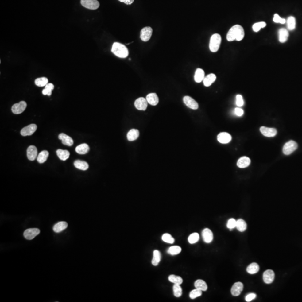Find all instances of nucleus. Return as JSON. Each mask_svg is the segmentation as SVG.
Returning a JSON list of instances; mask_svg holds the SVG:
<instances>
[{"mask_svg":"<svg viewBox=\"0 0 302 302\" xmlns=\"http://www.w3.org/2000/svg\"><path fill=\"white\" fill-rule=\"evenodd\" d=\"M260 130L262 135L267 137H274L277 134L276 129L268 128L266 126H261Z\"/></svg>","mask_w":302,"mask_h":302,"instance_id":"12","label":"nucleus"},{"mask_svg":"<svg viewBox=\"0 0 302 302\" xmlns=\"http://www.w3.org/2000/svg\"><path fill=\"white\" fill-rule=\"evenodd\" d=\"M57 154L60 160L66 161L69 157V152L67 150H63L59 149L57 150Z\"/></svg>","mask_w":302,"mask_h":302,"instance_id":"30","label":"nucleus"},{"mask_svg":"<svg viewBox=\"0 0 302 302\" xmlns=\"http://www.w3.org/2000/svg\"><path fill=\"white\" fill-rule=\"evenodd\" d=\"M236 104L238 106L241 107L244 104V101L243 100L242 96L241 95H237L236 96Z\"/></svg>","mask_w":302,"mask_h":302,"instance_id":"46","label":"nucleus"},{"mask_svg":"<svg viewBox=\"0 0 302 302\" xmlns=\"http://www.w3.org/2000/svg\"><path fill=\"white\" fill-rule=\"evenodd\" d=\"M274 21L276 23H280V24H285L286 22V20L284 19H282L280 17V16L277 14H275L274 15V19H273Z\"/></svg>","mask_w":302,"mask_h":302,"instance_id":"45","label":"nucleus"},{"mask_svg":"<svg viewBox=\"0 0 302 302\" xmlns=\"http://www.w3.org/2000/svg\"><path fill=\"white\" fill-rule=\"evenodd\" d=\"M168 280H169L170 282L174 284H179V285H181V284L183 283V282L182 277H181L179 276L175 275H170L168 277Z\"/></svg>","mask_w":302,"mask_h":302,"instance_id":"34","label":"nucleus"},{"mask_svg":"<svg viewBox=\"0 0 302 302\" xmlns=\"http://www.w3.org/2000/svg\"><path fill=\"white\" fill-rule=\"evenodd\" d=\"M251 164V160L247 157L243 156L240 158L237 161V166L241 168H244L248 167Z\"/></svg>","mask_w":302,"mask_h":302,"instance_id":"20","label":"nucleus"},{"mask_svg":"<svg viewBox=\"0 0 302 302\" xmlns=\"http://www.w3.org/2000/svg\"><path fill=\"white\" fill-rule=\"evenodd\" d=\"M174 296L176 297H180L183 294V290L179 284H174L173 286Z\"/></svg>","mask_w":302,"mask_h":302,"instance_id":"39","label":"nucleus"},{"mask_svg":"<svg viewBox=\"0 0 302 302\" xmlns=\"http://www.w3.org/2000/svg\"><path fill=\"white\" fill-rule=\"evenodd\" d=\"M134 105L137 109L145 111L148 106V102L145 98H139L135 101Z\"/></svg>","mask_w":302,"mask_h":302,"instance_id":"11","label":"nucleus"},{"mask_svg":"<svg viewBox=\"0 0 302 302\" xmlns=\"http://www.w3.org/2000/svg\"><path fill=\"white\" fill-rule=\"evenodd\" d=\"M54 88L53 84L52 83H48L47 85L45 86L44 90L42 91V94L44 95H48L50 96L52 95V91Z\"/></svg>","mask_w":302,"mask_h":302,"instance_id":"38","label":"nucleus"},{"mask_svg":"<svg viewBox=\"0 0 302 302\" xmlns=\"http://www.w3.org/2000/svg\"><path fill=\"white\" fill-rule=\"evenodd\" d=\"M260 270V267L258 265L256 262H253L251 264L249 265L247 268L246 271L250 274H255L257 273Z\"/></svg>","mask_w":302,"mask_h":302,"instance_id":"27","label":"nucleus"},{"mask_svg":"<svg viewBox=\"0 0 302 302\" xmlns=\"http://www.w3.org/2000/svg\"><path fill=\"white\" fill-rule=\"evenodd\" d=\"M256 297V294L255 293H250L247 294L246 296L245 300L246 302H249L252 301L253 299H255Z\"/></svg>","mask_w":302,"mask_h":302,"instance_id":"47","label":"nucleus"},{"mask_svg":"<svg viewBox=\"0 0 302 302\" xmlns=\"http://www.w3.org/2000/svg\"><path fill=\"white\" fill-rule=\"evenodd\" d=\"M221 41V36L219 34H214L211 37L209 43V49L211 52H216L219 50Z\"/></svg>","mask_w":302,"mask_h":302,"instance_id":"3","label":"nucleus"},{"mask_svg":"<svg viewBox=\"0 0 302 302\" xmlns=\"http://www.w3.org/2000/svg\"><path fill=\"white\" fill-rule=\"evenodd\" d=\"M90 147L86 143L79 145L77 147H76L75 149L76 152L79 154H86L88 153Z\"/></svg>","mask_w":302,"mask_h":302,"instance_id":"24","label":"nucleus"},{"mask_svg":"<svg viewBox=\"0 0 302 302\" xmlns=\"http://www.w3.org/2000/svg\"><path fill=\"white\" fill-rule=\"evenodd\" d=\"M194 286L195 288L201 290V291H206L208 289V286L205 281L201 279H198L195 281Z\"/></svg>","mask_w":302,"mask_h":302,"instance_id":"29","label":"nucleus"},{"mask_svg":"<svg viewBox=\"0 0 302 302\" xmlns=\"http://www.w3.org/2000/svg\"><path fill=\"white\" fill-rule=\"evenodd\" d=\"M48 83V79L46 77H41L36 79L35 84L39 87L45 86Z\"/></svg>","mask_w":302,"mask_h":302,"instance_id":"36","label":"nucleus"},{"mask_svg":"<svg viewBox=\"0 0 302 302\" xmlns=\"http://www.w3.org/2000/svg\"><path fill=\"white\" fill-rule=\"evenodd\" d=\"M40 233V230L38 228H29L25 230L24 236L26 239L32 240Z\"/></svg>","mask_w":302,"mask_h":302,"instance_id":"10","label":"nucleus"},{"mask_svg":"<svg viewBox=\"0 0 302 302\" xmlns=\"http://www.w3.org/2000/svg\"><path fill=\"white\" fill-rule=\"evenodd\" d=\"M245 36V32L242 26L239 25H235L230 29L226 35V39L229 41L236 40L237 41H242Z\"/></svg>","mask_w":302,"mask_h":302,"instance_id":"1","label":"nucleus"},{"mask_svg":"<svg viewBox=\"0 0 302 302\" xmlns=\"http://www.w3.org/2000/svg\"><path fill=\"white\" fill-rule=\"evenodd\" d=\"M37 129V126L35 124H32L29 126H26L22 128L21 130V134L22 136H28L31 135L35 133Z\"/></svg>","mask_w":302,"mask_h":302,"instance_id":"9","label":"nucleus"},{"mask_svg":"<svg viewBox=\"0 0 302 302\" xmlns=\"http://www.w3.org/2000/svg\"><path fill=\"white\" fill-rule=\"evenodd\" d=\"M161 255L160 252L158 250H154L153 251V256L152 260V264L153 266H157L160 262Z\"/></svg>","mask_w":302,"mask_h":302,"instance_id":"33","label":"nucleus"},{"mask_svg":"<svg viewBox=\"0 0 302 302\" xmlns=\"http://www.w3.org/2000/svg\"><path fill=\"white\" fill-rule=\"evenodd\" d=\"M201 294H202V291L201 290L195 288V289L192 290V291L190 292L189 296L191 299H194L198 298L199 296H200Z\"/></svg>","mask_w":302,"mask_h":302,"instance_id":"40","label":"nucleus"},{"mask_svg":"<svg viewBox=\"0 0 302 302\" xmlns=\"http://www.w3.org/2000/svg\"><path fill=\"white\" fill-rule=\"evenodd\" d=\"M37 148L34 145H30L27 149V157L30 161H34L37 158Z\"/></svg>","mask_w":302,"mask_h":302,"instance_id":"15","label":"nucleus"},{"mask_svg":"<svg viewBox=\"0 0 302 302\" xmlns=\"http://www.w3.org/2000/svg\"><path fill=\"white\" fill-rule=\"evenodd\" d=\"M183 101L188 107L192 109L196 110L198 109L199 105L198 103L189 96H184L183 98Z\"/></svg>","mask_w":302,"mask_h":302,"instance_id":"7","label":"nucleus"},{"mask_svg":"<svg viewBox=\"0 0 302 302\" xmlns=\"http://www.w3.org/2000/svg\"><path fill=\"white\" fill-rule=\"evenodd\" d=\"M218 142L222 144H226L230 143L232 140V137L229 133L222 132L219 133L217 136Z\"/></svg>","mask_w":302,"mask_h":302,"instance_id":"14","label":"nucleus"},{"mask_svg":"<svg viewBox=\"0 0 302 302\" xmlns=\"http://www.w3.org/2000/svg\"><path fill=\"white\" fill-rule=\"evenodd\" d=\"M139 132L137 129L130 130L127 134V139L129 141H134L138 138Z\"/></svg>","mask_w":302,"mask_h":302,"instance_id":"26","label":"nucleus"},{"mask_svg":"<svg viewBox=\"0 0 302 302\" xmlns=\"http://www.w3.org/2000/svg\"><path fill=\"white\" fill-rule=\"evenodd\" d=\"M120 2H123V3H126V5H131L132 3H133L134 1V0H119Z\"/></svg>","mask_w":302,"mask_h":302,"instance_id":"49","label":"nucleus"},{"mask_svg":"<svg viewBox=\"0 0 302 302\" xmlns=\"http://www.w3.org/2000/svg\"><path fill=\"white\" fill-rule=\"evenodd\" d=\"M275 278V273L272 270H267L263 274V280L266 284H271L273 282Z\"/></svg>","mask_w":302,"mask_h":302,"instance_id":"13","label":"nucleus"},{"mask_svg":"<svg viewBox=\"0 0 302 302\" xmlns=\"http://www.w3.org/2000/svg\"><path fill=\"white\" fill-rule=\"evenodd\" d=\"M199 234L198 233H193L191 234L188 237V241L191 244H194L197 242L199 239Z\"/></svg>","mask_w":302,"mask_h":302,"instance_id":"41","label":"nucleus"},{"mask_svg":"<svg viewBox=\"0 0 302 302\" xmlns=\"http://www.w3.org/2000/svg\"><path fill=\"white\" fill-rule=\"evenodd\" d=\"M82 6L90 10H96L100 6L98 0H81Z\"/></svg>","mask_w":302,"mask_h":302,"instance_id":"5","label":"nucleus"},{"mask_svg":"<svg viewBox=\"0 0 302 302\" xmlns=\"http://www.w3.org/2000/svg\"><path fill=\"white\" fill-rule=\"evenodd\" d=\"M68 226V224L66 222H60L56 224L53 226V230L56 233H60L66 230Z\"/></svg>","mask_w":302,"mask_h":302,"instance_id":"22","label":"nucleus"},{"mask_svg":"<svg viewBox=\"0 0 302 302\" xmlns=\"http://www.w3.org/2000/svg\"><path fill=\"white\" fill-rule=\"evenodd\" d=\"M27 106V104L24 101H21L19 103L14 104L12 106L11 110L14 114H20L22 113Z\"/></svg>","mask_w":302,"mask_h":302,"instance_id":"6","label":"nucleus"},{"mask_svg":"<svg viewBox=\"0 0 302 302\" xmlns=\"http://www.w3.org/2000/svg\"><path fill=\"white\" fill-rule=\"evenodd\" d=\"M296 19L293 16H290L287 20V26L290 30H293L296 28Z\"/></svg>","mask_w":302,"mask_h":302,"instance_id":"35","label":"nucleus"},{"mask_svg":"<svg viewBox=\"0 0 302 302\" xmlns=\"http://www.w3.org/2000/svg\"><path fill=\"white\" fill-rule=\"evenodd\" d=\"M205 78L204 71L201 68L196 70L194 75V80L197 83H200L204 80Z\"/></svg>","mask_w":302,"mask_h":302,"instance_id":"23","label":"nucleus"},{"mask_svg":"<svg viewBox=\"0 0 302 302\" xmlns=\"http://www.w3.org/2000/svg\"><path fill=\"white\" fill-rule=\"evenodd\" d=\"M49 156V152L47 151H41L37 156V161L39 164H43L45 162Z\"/></svg>","mask_w":302,"mask_h":302,"instance_id":"31","label":"nucleus"},{"mask_svg":"<svg viewBox=\"0 0 302 302\" xmlns=\"http://www.w3.org/2000/svg\"><path fill=\"white\" fill-rule=\"evenodd\" d=\"M236 224H237V221L233 218H230L227 222L226 226L228 228L230 229V230H232L233 228H236Z\"/></svg>","mask_w":302,"mask_h":302,"instance_id":"44","label":"nucleus"},{"mask_svg":"<svg viewBox=\"0 0 302 302\" xmlns=\"http://www.w3.org/2000/svg\"><path fill=\"white\" fill-rule=\"evenodd\" d=\"M298 148V144L294 141H290L286 142L284 145L283 152L284 154L285 155H289L292 154L293 152L296 151Z\"/></svg>","mask_w":302,"mask_h":302,"instance_id":"4","label":"nucleus"},{"mask_svg":"<svg viewBox=\"0 0 302 302\" xmlns=\"http://www.w3.org/2000/svg\"><path fill=\"white\" fill-rule=\"evenodd\" d=\"M74 165L77 169L85 171L88 168V164L83 161L76 160L74 162Z\"/></svg>","mask_w":302,"mask_h":302,"instance_id":"28","label":"nucleus"},{"mask_svg":"<svg viewBox=\"0 0 302 302\" xmlns=\"http://www.w3.org/2000/svg\"><path fill=\"white\" fill-rule=\"evenodd\" d=\"M243 285L241 282H236L231 288V294L233 296H238L242 292Z\"/></svg>","mask_w":302,"mask_h":302,"instance_id":"16","label":"nucleus"},{"mask_svg":"<svg viewBox=\"0 0 302 302\" xmlns=\"http://www.w3.org/2000/svg\"><path fill=\"white\" fill-rule=\"evenodd\" d=\"M162 239L164 241V242L171 243V244L175 242V239L172 237V236L168 233H165L164 234H163V236H162Z\"/></svg>","mask_w":302,"mask_h":302,"instance_id":"42","label":"nucleus"},{"mask_svg":"<svg viewBox=\"0 0 302 302\" xmlns=\"http://www.w3.org/2000/svg\"><path fill=\"white\" fill-rule=\"evenodd\" d=\"M58 138L60 140L62 141V143L64 145H66L67 146H72L73 144L72 138L68 135L65 134L64 133H60L58 136Z\"/></svg>","mask_w":302,"mask_h":302,"instance_id":"18","label":"nucleus"},{"mask_svg":"<svg viewBox=\"0 0 302 302\" xmlns=\"http://www.w3.org/2000/svg\"><path fill=\"white\" fill-rule=\"evenodd\" d=\"M153 30L151 27H145L142 29L141 32L140 38L142 41H147L150 39L152 34Z\"/></svg>","mask_w":302,"mask_h":302,"instance_id":"8","label":"nucleus"},{"mask_svg":"<svg viewBox=\"0 0 302 302\" xmlns=\"http://www.w3.org/2000/svg\"><path fill=\"white\" fill-rule=\"evenodd\" d=\"M289 37V32L286 29H280L279 31V39L281 43H285L287 41Z\"/></svg>","mask_w":302,"mask_h":302,"instance_id":"21","label":"nucleus"},{"mask_svg":"<svg viewBox=\"0 0 302 302\" xmlns=\"http://www.w3.org/2000/svg\"><path fill=\"white\" fill-rule=\"evenodd\" d=\"M236 228L238 231L242 232L245 231L247 229V224L243 219H239L238 220H237Z\"/></svg>","mask_w":302,"mask_h":302,"instance_id":"32","label":"nucleus"},{"mask_svg":"<svg viewBox=\"0 0 302 302\" xmlns=\"http://www.w3.org/2000/svg\"><path fill=\"white\" fill-rule=\"evenodd\" d=\"M181 251V248L179 246H171L168 250V253L171 255H178Z\"/></svg>","mask_w":302,"mask_h":302,"instance_id":"37","label":"nucleus"},{"mask_svg":"<svg viewBox=\"0 0 302 302\" xmlns=\"http://www.w3.org/2000/svg\"><path fill=\"white\" fill-rule=\"evenodd\" d=\"M216 76L213 73H211L207 76L203 80V83L205 86L209 87L216 80Z\"/></svg>","mask_w":302,"mask_h":302,"instance_id":"25","label":"nucleus"},{"mask_svg":"<svg viewBox=\"0 0 302 302\" xmlns=\"http://www.w3.org/2000/svg\"><path fill=\"white\" fill-rule=\"evenodd\" d=\"M234 113L236 114V115L238 117H241L242 116L243 114L244 113L243 110L239 107H237L234 109Z\"/></svg>","mask_w":302,"mask_h":302,"instance_id":"48","label":"nucleus"},{"mask_svg":"<svg viewBox=\"0 0 302 302\" xmlns=\"http://www.w3.org/2000/svg\"><path fill=\"white\" fill-rule=\"evenodd\" d=\"M146 100L148 104L152 106L157 105L159 102V99L156 93H151L147 95L146 96Z\"/></svg>","mask_w":302,"mask_h":302,"instance_id":"19","label":"nucleus"},{"mask_svg":"<svg viewBox=\"0 0 302 302\" xmlns=\"http://www.w3.org/2000/svg\"><path fill=\"white\" fill-rule=\"evenodd\" d=\"M202 237L205 242L209 243L213 239V234L209 228H205L202 231Z\"/></svg>","mask_w":302,"mask_h":302,"instance_id":"17","label":"nucleus"},{"mask_svg":"<svg viewBox=\"0 0 302 302\" xmlns=\"http://www.w3.org/2000/svg\"><path fill=\"white\" fill-rule=\"evenodd\" d=\"M111 52L116 56L121 58H125L129 55V51L126 45L118 42L114 43L111 48Z\"/></svg>","mask_w":302,"mask_h":302,"instance_id":"2","label":"nucleus"},{"mask_svg":"<svg viewBox=\"0 0 302 302\" xmlns=\"http://www.w3.org/2000/svg\"><path fill=\"white\" fill-rule=\"evenodd\" d=\"M266 26V24L265 22H257L253 25L252 29L254 32H257L260 31L261 28H265Z\"/></svg>","mask_w":302,"mask_h":302,"instance_id":"43","label":"nucleus"}]
</instances>
